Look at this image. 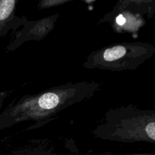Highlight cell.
<instances>
[{
    "mask_svg": "<svg viewBox=\"0 0 155 155\" xmlns=\"http://www.w3.org/2000/svg\"><path fill=\"white\" fill-rule=\"evenodd\" d=\"M56 17H50V18H45L41 21L33 22V24L25 25V28L23 31L19 32L18 35H16V39L24 37L23 41L30 40V39H41L45 37L50 32L54 26V23L56 20Z\"/></svg>",
    "mask_w": 155,
    "mask_h": 155,
    "instance_id": "obj_5",
    "label": "cell"
},
{
    "mask_svg": "<svg viewBox=\"0 0 155 155\" xmlns=\"http://www.w3.org/2000/svg\"><path fill=\"white\" fill-rule=\"evenodd\" d=\"M95 135L108 140L155 144V110L129 107L114 110Z\"/></svg>",
    "mask_w": 155,
    "mask_h": 155,
    "instance_id": "obj_2",
    "label": "cell"
},
{
    "mask_svg": "<svg viewBox=\"0 0 155 155\" xmlns=\"http://www.w3.org/2000/svg\"><path fill=\"white\" fill-rule=\"evenodd\" d=\"M133 155H150V154H133Z\"/></svg>",
    "mask_w": 155,
    "mask_h": 155,
    "instance_id": "obj_8",
    "label": "cell"
},
{
    "mask_svg": "<svg viewBox=\"0 0 155 155\" xmlns=\"http://www.w3.org/2000/svg\"><path fill=\"white\" fill-rule=\"evenodd\" d=\"M16 0H0V39L10 30H15L27 21L15 16Z\"/></svg>",
    "mask_w": 155,
    "mask_h": 155,
    "instance_id": "obj_4",
    "label": "cell"
},
{
    "mask_svg": "<svg viewBox=\"0 0 155 155\" xmlns=\"http://www.w3.org/2000/svg\"><path fill=\"white\" fill-rule=\"evenodd\" d=\"M98 84L78 83L54 88L21 98L0 113V130L23 121L40 120L81 101L95 92Z\"/></svg>",
    "mask_w": 155,
    "mask_h": 155,
    "instance_id": "obj_1",
    "label": "cell"
},
{
    "mask_svg": "<svg viewBox=\"0 0 155 155\" xmlns=\"http://www.w3.org/2000/svg\"><path fill=\"white\" fill-rule=\"evenodd\" d=\"M65 2H67V1H57V0H54V1H51V0H48V1H42V2L39 3V7L42 9L47 8L53 7V6L64 4V3Z\"/></svg>",
    "mask_w": 155,
    "mask_h": 155,
    "instance_id": "obj_6",
    "label": "cell"
},
{
    "mask_svg": "<svg viewBox=\"0 0 155 155\" xmlns=\"http://www.w3.org/2000/svg\"><path fill=\"white\" fill-rule=\"evenodd\" d=\"M8 95L7 92H0V111H1L2 107L3 105V102H4L5 99L6 98Z\"/></svg>",
    "mask_w": 155,
    "mask_h": 155,
    "instance_id": "obj_7",
    "label": "cell"
},
{
    "mask_svg": "<svg viewBox=\"0 0 155 155\" xmlns=\"http://www.w3.org/2000/svg\"><path fill=\"white\" fill-rule=\"evenodd\" d=\"M155 47L147 42H124L92 53L85 68L111 71L135 70L154 56Z\"/></svg>",
    "mask_w": 155,
    "mask_h": 155,
    "instance_id": "obj_3",
    "label": "cell"
}]
</instances>
